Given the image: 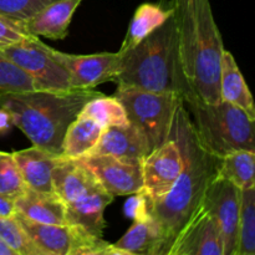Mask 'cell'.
Masks as SVG:
<instances>
[{
  "label": "cell",
  "instance_id": "cell-26",
  "mask_svg": "<svg viewBox=\"0 0 255 255\" xmlns=\"http://www.w3.org/2000/svg\"><path fill=\"white\" fill-rule=\"evenodd\" d=\"M79 115L95 120L102 127L126 126L129 124L127 112L121 101L115 96H105L102 94L90 100Z\"/></svg>",
  "mask_w": 255,
  "mask_h": 255
},
{
  "label": "cell",
  "instance_id": "cell-2",
  "mask_svg": "<svg viewBox=\"0 0 255 255\" xmlns=\"http://www.w3.org/2000/svg\"><path fill=\"white\" fill-rule=\"evenodd\" d=\"M178 24L182 69L191 91L203 101H222L219 92L223 40L209 0H172Z\"/></svg>",
  "mask_w": 255,
  "mask_h": 255
},
{
  "label": "cell",
  "instance_id": "cell-33",
  "mask_svg": "<svg viewBox=\"0 0 255 255\" xmlns=\"http://www.w3.org/2000/svg\"><path fill=\"white\" fill-rule=\"evenodd\" d=\"M149 207H151L149 198L143 191H139L137 193L129 194V198L125 203L124 212L128 218L133 219V222L144 221L151 218Z\"/></svg>",
  "mask_w": 255,
  "mask_h": 255
},
{
  "label": "cell",
  "instance_id": "cell-22",
  "mask_svg": "<svg viewBox=\"0 0 255 255\" xmlns=\"http://www.w3.org/2000/svg\"><path fill=\"white\" fill-rule=\"evenodd\" d=\"M104 127L90 117L79 115L67 127L62 139L61 157L77 159L86 156L99 142Z\"/></svg>",
  "mask_w": 255,
  "mask_h": 255
},
{
  "label": "cell",
  "instance_id": "cell-20",
  "mask_svg": "<svg viewBox=\"0 0 255 255\" xmlns=\"http://www.w3.org/2000/svg\"><path fill=\"white\" fill-rule=\"evenodd\" d=\"M51 181L54 193L64 204L74 201L76 197L100 183L89 169L77 163L75 159L64 158L52 171Z\"/></svg>",
  "mask_w": 255,
  "mask_h": 255
},
{
  "label": "cell",
  "instance_id": "cell-23",
  "mask_svg": "<svg viewBox=\"0 0 255 255\" xmlns=\"http://www.w3.org/2000/svg\"><path fill=\"white\" fill-rule=\"evenodd\" d=\"M114 248L120 255H159V232L153 218L136 221Z\"/></svg>",
  "mask_w": 255,
  "mask_h": 255
},
{
  "label": "cell",
  "instance_id": "cell-16",
  "mask_svg": "<svg viewBox=\"0 0 255 255\" xmlns=\"http://www.w3.org/2000/svg\"><path fill=\"white\" fill-rule=\"evenodd\" d=\"M27 188L44 193H54L51 174L62 157L41 147L32 146L12 152Z\"/></svg>",
  "mask_w": 255,
  "mask_h": 255
},
{
  "label": "cell",
  "instance_id": "cell-25",
  "mask_svg": "<svg viewBox=\"0 0 255 255\" xmlns=\"http://www.w3.org/2000/svg\"><path fill=\"white\" fill-rule=\"evenodd\" d=\"M236 255H255V187L241 189Z\"/></svg>",
  "mask_w": 255,
  "mask_h": 255
},
{
  "label": "cell",
  "instance_id": "cell-36",
  "mask_svg": "<svg viewBox=\"0 0 255 255\" xmlns=\"http://www.w3.org/2000/svg\"><path fill=\"white\" fill-rule=\"evenodd\" d=\"M0 255H16V253L0 239Z\"/></svg>",
  "mask_w": 255,
  "mask_h": 255
},
{
  "label": "cell",
  "instance_id": "cell-6",
  "mask_svg": "<svg viewBox=\"0 0 255 255\" xmlns=\"http://www.w3.org/2000/svg\"><path fill=\"white\" fill-rule=\"evenodd\" d=\"M114 96L124 105L129 124L143 134L151 151L169 138L174 112L183 102L181 96L126 86H117Z\"/></svg>",
  "mask_w": 255,
  "mask_h": 255
},
{
  "label": "cell",
  "instance_id": "cell-1",
  "mask_svg": "<svg viewBox=\"0 0 255 255\" xmlns=\"http://www.w3.org/2000/svg\"><path fill=\"white\" fill-rule=\"evenodd\" d=\"M169 138L176 142L181 151L182 169L171 191L149 207V213L159 232V255H167L179 229L202 203L219 163V157L202 146L183 102L174 112Z\"/></svg>",
  "mask_w": 255,
  "mask_h": 255
},
{
  "label": "cell",
  "instance_id": "cell-13",
  "mask_svg": "<svg viewBox=\"0 0 255 255\" xmlns=\"http://www.w3.org/2000/svg\"><path fill=\"white\" fill-rule=\"evenodd\" d=\"M112 201L114 196L97 183L74 201L65 204L66 226L89 236L102 238L106 227L104 212Z\"/></svg>",
  "mask_w": 255,
  "mask_h": 255
},
{
  "label": "cell",
  "instance_id": "cell-28",
  "mask_svg": "<svg viewBox=\"0 0 255 255\" xmlns=\"http://www.w3.org/2000/svg\"><path fill=\"white\" fill-rule=\"evenodd\" d=\"M26 189L12 153L0 151V194L15 199Z\"/></svg>",
  "mask_w": 255,
  "mask_h": 255
},
{
  "label": "cell",
  "instance_id": "cell-7",
  "mask_svg": "<svg viewBox=\"0 0 255 255\" xmlns=\"http://www.w3.org/2000/svg\"><path fill=\"white\" fill-rule=\"evenodd\" d=\"M19 69L26 72L37 90L70 91V74L49 51L39 36L25 37L21 41L0 50Z\"/></svg>",
  "mask_w": 255,
  "mask_h": 255
},
{
  "label": "cell",
  "instance_id": "cell-15",
  "mask_svg": "<svg viewBox=\"0 0 255 255\" xmlns=\"http://www.w3.org/2000/svg\"><path fill=\"white\" fill-rule=\"evenodd\" d=\"M149 152L148 142L143 134L133 125L128 124L126 126L104 127L99 142L86 156L110 154L143 161Z\"/></svg>",
  "mask_w": 255,
  "mask_h": 255
},
{
  "label": "cell",
  "instance_id": "cell-3",
  "mask_svg": "<svg viewBox=\"0 0 255 255\" xmlns=\"http://www.w3.org/2000/svg\"><path fill=\"white\" fill-rule=\"evenodd\" d=\"M100 95L94 89L7 92L0 95V107L9 112L12 125L21 129L32 146L61 156L67 127L82 107Z\"/></svg>",
  "mask_w": 255,
  "mask_h": 255
},
{
  "label": "cell",
  "instance_id": "cell-9",
  "mask_svg": "<svg viewBox=\"0 0 255 255\" xmlns=\"http://www.w3.org/2000/svg\"><path fill=\"white\" fill-rule=\"evenodd\" d=\"M202 204L214 217L221 228L223 255H236L241 189L216 174L207 187Z\"/></svg>",
  "mask_w": 255,
  "mask_h": 255
},
{
  "label": "cell",
  "instance_id": "cell-30",
  "mask_svg": "<svg viewBox=\"0 0 255 255\" xmlns=\"http://www.w3.org/2000/svg\"><path fill=\"white\" fill-rule=\"evenodd\" d=\"M71 228V227H70ZM72 246L69 255H120L111 243L71 228Z\"/></svg>",
  "mask_w": 255,
  "mask_h": 255
},
{
  "label": "cell",
  "instance_id": "cell-35",
  "mask_svg": "<svg viewBox=\"0 0 255 255\" xmlns=\"http://www.w3.org/2000/svg\"><path fill=\"white\" fill-rule=\"evenodd\" d=\"M12 126H14V125H12V120L10 114L6 110L0 107V136L7 133Z\"/></svg>",
  "mask_w": 255,
  "mask_h": 255
},
{
  "label": "cell",
  "instance_id": "cell-29",
  "mask_svg": "<svg viewBox=\"0 0 255 255\" xmlns=\"http://www.w3.org/2000/svg\"><path fill=\"white\" fill-rule=\"evenodd\" d=\"M0 239L16 255H42L31 243L16 219L0 217Z\"/></svg>",
  "mask_w": 255,
  "mask_h": 255
},
{
  "label": "cell",
  "instance_id": "cell-19",
  "mask_svg": "<svg viewBox=\"0 0 255 255\" xmlns=\"http://www.w3.org/2000/svg\"><path fill=\"white\" fill-rule=\"evenodd\" d=\"M15 211L21 216L45 224H66L65 204L55 193L27 188L14 201Z\"/></svg>",
  "mask_w": 255,
  "mask_h": 255
},
{
  "label": "cell",
  "instance_id": "cell-14",
  "mask_svg": "<svg viewBox=\"0 0 255 255\" xmlns=\"http://www.w3.org/2000/svg\"><path fill=\"white\" fill-rule=\"evenodd\" d=\"M82 0H54L21 21L25 31L32 36H44L50 40H64L75 11Z\"/></svg>",
  "mask_w": 255,
  "mask_h": 255
},
{
  "label": "cell",
  "instance_id": "cell-31",
  "mask_svg": "<svg viewBox=\"0 0 255 255\" xmlns=\"http://www.w3.org/2000/svg\"><path fill=\"white\" fill-rule=\"evenodd\" d=\"M54 0H0V14L24 21Z\"/></svg>",
  "mask_w": 255,
  "mask_h": 255
},
{
  "label": "cell",
  "instance_id": "cell-27",
  "mask_svg": "<svg viewBox=\"0 0 255 255\" xmlns=\"http://www.w3.org/2000/svg\"><path fill=\"white\" fill-rule=\"evenodd\" d=\"M37 90L31 77L0 51V95Z\"/></svg>",
  "mask_w": 255,
  "mask_h": 255
},
{
  "label": "cell",
  "instance_id": "cell-11",
  "mask_svg": "<svg viewBox=\"0 0 255 255\" xmlns=\"http://www.w3.org/2000/svg\"><path fill=\"white\" fill-rule=\"evenodd\" d=\"M49 51L69 71L74 90H91L106 81H115L120 71V52L71 55L50 46Z\"/></svg>",
  "mask_w": 255,
  "mask_h": 255
},
{
  "label": "cell",
  "instance_id": "cell-34",
  "mask_svg": "<svg viewBox=\"0 0 255 255\" xmlns=\"http://www.w3.org/2000/svg\"><path fill=\"white\" fill-rule=\"evenodd\" d=\"M15 213H16V211H15L14 201L0 194V217L12 218Z\"/></svg>",
  "mask_w": 255,
  "mask_h": 255
},
{
  "label": "cell",
  "instance_id": "cell-32",
  "mask_svg": "<svg viewBox=\"0 0 255 255\" xmlns=\"http://www.w3.org/2000/svg\"><path fill=\"white\" fill-rule=\"evenodd\" d=\"M27 36L30 35L25 31L21 21L0 14V50L11 46Z\"/></svg>",
  "mask_w": 255,
  "mask_h": 255
},
{
  "label": "cell",
  "instance_id": "cell-10",
  "mask_svg": "<svg viewBox=\"0 0 255 255\" xmlns=\"http://www.w3.org/2000/svg\"><path fill=\"white\" fill-rule=\"evenodd\" d=\"M167 255H223L221 228L203 204L179 229Z\"/></svg>",
  "mask_w": 255,
  "mask_h": 255
},
{
  "label": "cell",
  "instance_id": "cell-8",
  "mask_svg": "<svg viewBox=\"0 0 255 255\" xmlns=\"http://www.w3.org/2000/svg\"><path fill=\"white\" fill-rule=\"evenodd\" d=\"M89 169L102 187L114 197H124L142 191V159L110 154L85 156L75 159Z\"/></svg>",
  "mask_w": 255,
  "mask_h": 255
},
{
  "label": "cell",
  "instance_id": "cell-4",
  "mask_svg": "<svg viewBox=\"0 0 255 255\" xmlns=\"http://www.w3.org/2000/svg\"><path fill=\"white\" fill-rule=\"evenodd\" d=\"M121 54L117 86L183 96L191 90L182 69L177 17L173 14L146 39Z\"/></svg>",
  "mask_w": 255,
  "mask_h": 255
},
{
  "label": "cell",
  "instance_id": "cell-18",
  "mask_svg": "<svg viewBox=\"0 0 255 255\" xmlns=\"http://www.w3.org/2000/svg\"><path fill=\"white\" fill-rule=\"evenodd\" d=\"M173 14L172 0H161L158 2H143L134 11L129 22L120 51H126L136 46L149 34L158 29Z\"/></svg>",
  "mask_w": 255,
  "mask_h": 255
},
{
  "label": "cell",
  "instance_id": "cell-5",
  "mask_svg": "<svg viewBox=\"0 0 255 255\" xmlns=\"http://www.w3.org/2000/svg\"><path fill=\"white\" fill-rule=\"evenodd\" d=\"M202 146L217 157L247 149L255 152L254 121L227 101L209 104L187 90L182 96Z\"/></svg>",
  "mask_w": 255,
  "mask_h": 255
},
{
  "label": "cell",
  "instance_id": "cell-24",
  "mask_svg": "<svg viewBox=\"0 0 255 255\" xmlns=\"http://www.w3.org/2000/svg\"><path fill=\"white\" fill-rule=\"evenodd\" d=\"M255 152L247 149L229 152L219 157L217 176L227 179L239 189L255 187Z\"/></svg>",
  "mask_w": 255,
  "mask_h": 255
},
{
  "label": "cell",
  "instance_id": "cell-21",
  "mask_svg": "<svg viewBox=\"0 0 255 255\" xmlns=\"http://www.w3.org/2000/svg\"><path fill=\"white\" fill-rule=\"evenodd\" d=\"M219 92L223 101L231 102L234 106L243 110L255 121V106L246 80L237 65L236 59L229 51L224 50L221 62V79Z\"/></svg>",
  "mask_w": 255,
  "mask_h": 255
},
{
  "label": "cell",
  "instance_id": "cell-12",
  "mask_svg": "<svg viewBox=\"0 0 255 255\" xmlns=\"http://www.w3.org/2000/svg\"><path fill=\"white\" fill-rule=\"evenodd\" d=\"M182 169V154L172 138L154 148L142 162V191L152 203L161 201L173 187Z\"/></svg>",
  "mask_w": 255,
  "mask_h": 255
},
{
  "label": "cell",
  "instance_id": "cell-17",
  "mask_svg": "<svg viewBox=\"0 0 255 255\" xmlns=\"http://www.w3.org/2000/svg\"><path fill=\"white\" fill-rule=\"evenodd\" d=\"M14 218L26 233L31 243L42 255H69L72 246V232L66 224H45L31 221L20 213Z\"/></svg>",
  "mask_w": 255,
  "mask_h": 255
}]
</instances>
